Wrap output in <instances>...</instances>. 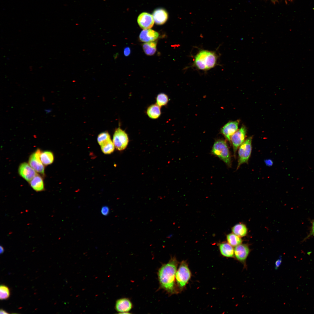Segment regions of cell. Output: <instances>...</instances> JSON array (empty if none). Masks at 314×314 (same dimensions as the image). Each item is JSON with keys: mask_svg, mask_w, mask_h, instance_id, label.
Instances as JSON below:
<instances>
[{"mask_svg": "<svg viewBox=\"0 0 314 314\" xmlns=\"http://www.w3.org/2000/svg\"><path fill=\"white\" fill-rule=\"evenodd\" d=\"M178 262L174 257L167 263L163 265L159 270L158 278L161 287L168 293L175 291V277Z\"/></svg>", "mask_w": 314, "mask_h": 314, "instance_id": "1", "label": "cell"}, {"mask_svg": "<svg viewBox=\"0 0 314 314\" xmlns=\"http://www.w3.org/2000/svg\"><path fill=\"white\" fill-rule=\"evenodd\" d=\"M218 58L215 52L201 49L194 56L192 66L198 70L207 71L217 65Z\"/></svg>", "mask_w": 314, "mask_h": 314, "instance_id": "2", "label": "cell"}, {"mask_svg": "<svg viewBox=\"0 0 314 314\" xmlns=\"http://www.w3.org/2000/svg\"><path fill=\"white\" fill-rule=\"evenodd\" d=\"M211 153L222 160L228 166L231 167V154L225 140L223 139L216 140L213 146Z\"/></svg>", "mask_w": 314, "mask_h": 314, "instance_id": "3", "label": "cell"}, {"mask_svg": "<svg viewBox=\"0 0 314 314\" xmlns=\"http://www.w3.org/2000/svg\"><path fill=\"white\" fill-rule=\"evenodd\" d=\"M252 137L247 138L240 146L238 151V160L236 170L242 164L248 163L252 149Z\"/></svg>", "mask_w": 314, "mask_h": 314, "instance_id": "4", "label": "cell"}, {"mask_svg": "<svg viewBox=\"0 0 314 314\" xmlns=\"http://www.w3.org/2000/svg\"><path fill=\"white\" fill-rule=\"evenodd\" d=\"M191 272L185 261L181 263L176 274L177 284L180 289L183 288L190 278Z\"/></svg>", "mask_w": 314, "mask_h": 314, "instance_id": "5", "label": "cell"}, {"mask_svg": "<svg viewBox=\"0 0 314 314\" xmlns=\"http://www.w3.org/2000/svg\"><path fill=\"white\" fill-rule=\"evenodd\" d=\"M129 141L128 135L124 131L120 128L115 130L113 142L116 149L119 151L124 150L127 146Z\"/></svg>", "mask_w": 314, "mask_h": 314, "instance_id": "6", "label": "cell"}, {"mask_svg": "<svg viewBox=\"0 0 314 314\" xmlns=\"http://www.w3.org/2000/svg\"><path fill=\"white\" fill-rule=\"evenodd\" d=\"M41 151L38 149L30 156L28 160L30 165L36 172L42 176L45 175L44 167L40 159Z\"/></svg>", "mask_w": 314, "mask_h": 314, "instance_id": "7", "label": "cell"}, {"mask_svg": "<svg viewBox=\"0 0 314 314\" xmlns=\"http://www.w3.org/2000/svg\"><path fill=\"white\" fill-rule=\"evenodd\" d=\"M246 133V128L245 126H243L231 137L230 141L232 145L235 157L237 150L245 141Z\"/></svg>", "mask_w": 314, "mask_h": 314, "instance_id": "8", "label": "cell"}, {"mask_svg": "<svg viewBox=\"0 0 314 314\" xmlns=\"http://www.w3.org/2000/svg\"><path fill=\"white\" fill-rule=\"evenodd\" d=\"M234 255L236 259L246 266L247 259L250 252V249L246 244H240L235 247Z\"/></svg>", "mask_w": 314, "mask_h": 314, "instance_id": "9", "label": "cell"}, {"mask_svg": "<svg viewBox=\"0 0 314 314\" xmlns=\"http://www.w3.org/2000/svg\"><path fill=\"white\" fill-rule=\"evenodd\" d=\"M18 171L20 176L28 182L37 174L36 172L29 164L26 162L20 164L19 166Z\"/></svg>", "mask_w": 314, "mask_h": 314, "instance_id": "10", "label": "cell"}, {"mask_svg": "<svg viewBox=\"0 0 314 314\" xmlns=\"http://www.w3.org/2000/svg\"><path fill=\"white\" fill-rule=\"evenodd\" d=\"M239 123V120L229 121L221 129V133L229 141L231 136L238 130Z\"/></svg>", "mask_w": 314, "mask_h": 314, "instance_id": "11", "label": "cell"}, {"mask_svg": "<svg viewBox=\"0 0 314 314\" xmlns=\"http://www.w3.org/2000/svg\"><path fill=\"white\" fill-rule=\"evenodd\" d=\"M137 22L140 28L146 29L152 27L154 21L152 15L147 13L143 12L138 16Z\"/></svg>", "mask_w": 314, "mask_h": 314, "instance_id": "12", "label": "cell"}, {"mask_svg": "<svg viewBox=\"0 0 314 314\" xmlns=\"http://www.w3.org/2000/svg\"><path fill=\"white\" fill-rule=\"evenodd\" d=\"M132 307V304L129 299L123 298L117 301L115 304L116 311L122 313H126L129 312Z\"/></svg>", "mask_w": 314, "mask_h": 314, "instance_id": "13", "label": "cell"}, {"mask_svg": "<svg viewBox=\"0 0 314 314\" xmlns=\"http://www.w3.org/2000/svg\"><path fill=\"white\" fill-rule=\"evenodd\" d=\"M159 36L158 33L150 29H144L139 35L140 40L142 42H149L156 40Z\"/></svg>", "mask_w": 314, "mask_h": 314, "instance_id": "14", "label": "cell"}, {"mask_svg": "<svg viewBox=\"0 0 314 314\" xmlns=\"http://www.w3.org/2000/svg\"><path fill=\"white\" fill-rule=\"evenodd\" d=\"M154 21L157 25H162L167 21L168 15L167 12L165 9L159 8L155 10L152 15Z\"/></svg>", "mask_w": 314, "mask_h": 314, "instance_id": "15", "label": "cell"}, {"mask_svg": "<svg viewBox=\"0 0 314 314\" xmlns=\"http://www.w3.org/2000/svg\"><path fill=\"white\" fill-rule=\"evenodd\" d=\"M29 182L30 186L35 191L38 192L44 190V184L42 176L37 174Z\"/></svg>", "mask_w": 314, "mask_h": 314, "instance_id": "16", "label": "cell"}, {"mask_svg": "<svg viewBox=\"0 0 314 314\" xmlns=\"http://www.w3.org/2000/svg\"><path fill=\"white\" fill-rule=\"evenodd\" d=\"M219 247L221 253L223 256L229 258L233 257L234 249L229 244L223 242L220 244Z\"/></svg>", "mask_w": 314, "mask_h": 314, "instance_id": "17", "label": "cell"}, {"mask_svg": "<svg viewBox=\"0 0 314 314\" xmlns=\"http://www.w3.org/2000/svg\"><path fill=\"white\" fill-rule=\"evenodd\" d=\"M160 107L156 104L150 106L147 108V114L148 117L152 119H156L161 114Z\"/></svg>", "mask_w": 314, "mask_h": 314, "instance_id": "18", "label": "cell"}, {"mask_svg": "<svg viewBox=\"0 0 314 314\" xmlns=\"http://www.w3.org/2000/svg\"><path fill=\"white\" fill-rule=\"evenodd\" d=\"M40 159L42 163L45 166L51 164L53 162L54 156L53 153L49 151L41 152Z\"/></svg>", "mask_w": 314, "mask_h": 314, "instance_id": "19", "label": "cell"}, {"mask_svg": "<svg viewBox=\"0 0 314 314\" xmlns=\"http://www.w3.org/2000/svg\"><path fill=\"white\" fill-rule=\"evenodd\" d=\"M233 233L240 237L245 236L247 232V229L246 226L242 223L237 224L232 228Z\"/></svg>", "mask_w": 314, "mask_h": 314, "instance_id": "20", "label": "cell"}, {"mask_svg": "<svg viewBox=\"0 0 314 314\" xmlns=\"http://www.w3.org/2000/svg\"><path fill=\"white\" fill-rule=\"evenodd\" d=\"M156 42L154 41L144 43L142 48L145 53L149 56L154 55L156 51Z\"/></svg>", "mask_w": 314, "mask_h": 314, "instance_id": "21", "label": "cell"}, {"mask_svg": "<svg viewBox=\"0 0 314 314\" xmlns=\"http://www.w3.org/2000/svg\"><path fill=\"white\" fill-rule=\"evenodd\" d=\"M228 243L233 247H236L241 244L242 240L240 237L233 233L228 234L226 236Z\"/></svg>", "mask_w": 314, "mask_h": 314, "instance_id": "22", "label": "cell"}, {"mask_svg": "<svg viewBox=\"0 0 314 314\" xmlns=\"http://www.w3.org/2000/svg\"><path fill=\"white\" fill-rule=\"evenodd\" d=\"M102 152L105 154H110L113 152L115 149V146L111 140L101 146Z\"/></svg>", "mask_w": 314, "mask_h": 314, "instance_id": "23", "label": "cell"}, {"mask_svg": "<svg viewBox=\"0 0 314 314\" xmlns=\"http://www.w3.org/2000/svg\"><path fill=\"white\" fill-rule=\"evenodd\" d=\"M156 104L160 107L167 105L169 101L168 96L164 93H160L157 96L156 98Z\"/></svg>", "mask_w": 314, "mask_h": 314, "instance_id": "24", "label": "cell"}, {"mask_svg": "<svg viewBox=\"0 0 314 314\" xmlns=\"http://www.w3.org/2000/svg\"><path fill=\"white\" fill-rule=\"evenodd\" d=\"M109 134L107 132H103L98 136L97 141L100 146L111 140Z\"/></svg>", "mask_w": 314, "mask_h": 314, "instance_id": "25", "label": "cell"}, {"mask_svg": "<svg viewBox=\"0 0 314 314\" xmlns=\"http://www.w3.org/2000/svg\"><path fill=\"white\" fill-rule=\"evenodd\" d=\"M10 296V291L8 288L4 285L0 287V298L1 300L8 299Z\"/></svg>", "mask_w": 314, "mask_h": 314, "instance_id": "26", "label": "cell"}, {"mask_svg": "<svg viewBox=\"0 0 314 314\" xmlns=\"http://www.w3.org/2000/svg\"><path fill=\"white\" fill-rule=\"evenodd\" d=\"M311 224V227L310 231V233L308 236L304 238V240H306L311 236H314V220L312 221Z\"/></svg>", "mask_w": 314, "mask_h": 314, "instance_id": "27", "label": "cell"}, {"mask_svg": "<svg viewBox=\"0 0 314 314\" xmlns=\"http://www.w3.org/2000/svg\"><path fill=\"white\" fill-rule=\"evenodd\" d=\"M109 208L106 206H103L101 209V213L104 215L107 216L109 213Z\"/></svg>", "mask_w": 314, "mask_h": 314, "instance_id": "28", "label": "cell"}, {"mask_svg": "<svg viewBox=\"0 0 314 314\" xmlns=\"http://www.w3.org/2000/svg\"><path fill=\"white\" fill-rule=\"evenodd\" d=\"M282 258L280 256L275 262V268L277 270L281 265L282 262Z\"/></svg>", "mask_w": 314, "mask_h": 314, "instance_id": "29", "label": "cell"}, {"mask_svg": "<svg viewBox=\"0 0 314 314\" xmlns=\"http://www.w3.org/2000/svg\"><path fill=\"white\" fill-rule=\"evenodd\" d=\"M131 53V49L129 47H125L124 50V54L126 56H127L129 55Z\"/></svg>", "mask_w": 314, "mask_h": 314, "instance_id": "30", "label": "cell"}, {"mask_svg": "<svg viewBox=\"0 0 314 314\" xmlns=\"http://www.w3.org/2000/svg\"><path fill=\"white\" fill-rule=\"evenodd\" d=\"M265 163L267 166H271L273 163L272 160L270 159H267L265 160Z\"/></svg>", "mask_w": 314, "mask_h": 314, "instance_id": "31", "label": "cell"}, {"mask_svg": "<svg viewBox=\"0 0 314 314\" xmlns=\"http://www.w3.org/2000/svg\"><path fill=\"white\" fill-rule=\"evenodd\" d=\"M0 313L1 314H8L9 313L3 310V309H1L0 311Z\"/></svg>", "mask_w": 314, "mask_h": 314, "instance_id": "32", "label": "cell"}, {"mask_svg": "<svg viewBox=\"0 0 314 314\" xmlns=\"http://www.w3.org/2000/svg\"><path fill=\"white\" fill-rule=\"evenodd\" d=\"M0 254H3L4 252V249L3 246H1L0 247Z\"/></svg>", "mask_w": 314, "mask_h": 314, "instance_id": "33", "label": "cell"}, {"mask_svg": "<svg viewBox=\"0 0 314 314\" xmlns=\"http://www.w3.org/2000/svg\"><path fill=\"white\" fill-rule=\"evenodd\" d=\"M45 111L47 113H48L51 112V109H46L45 110Z\"/></svg>", "mask_w": 314, "mask_h": 314, "instance_id": "34", "label": "cell"}]
</instances>
